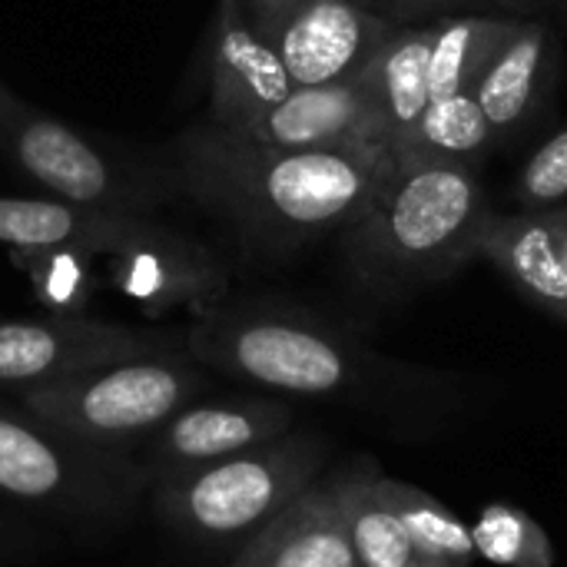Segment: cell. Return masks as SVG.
Wrapping results in <instances>:
<instances>
[{
    "mask_svg": "<svg viewBox=\"0 0 567 567\" xmlns=\"http://www.w3.org/2000/svg\"><path fill=\"white\" fill-rule=\"evenodd\" d=\"M545 216H548V223H551V229H555V239H558V246H561V252H565L567 259V206L545 209Z\"/></svg>",
    "mask_w": 567,
    "mask_h": 567,
    "instance_id": "obj_28",
    "label": "cell"
},
{
    "mask_svg": "<svg viewBox=\"0 0 567 567\" xmlns=\"http://www.w3.org/2000/svg\"><path fill=\"white\" fill-rule=\"evenodd\" d=\"M432 27H399L362 70L379 110L382 143L392 166L405 163L419 123L432 103L429 90V56H432Z\"/></svg>",
    "mask_w": 567,
    "mask_h": 567,
    "instance_id": "obj_15",
    "label": "cell"
},
{
    "mask_svg": "<svg viewBox=\"0 0 567 567\" xmlns=\"http://www.w3.org/2000/svg\"><path fill=\"white\" fill-rule=\"evenodd\" d=\"M492 7H502V10H528V7H538L545 0H488Z\"/></svg>",
    "mask_w": 567,
    "mask_h": 567,
    "instance_id": "obj_30",
    "label": "cell"
},
{
    "mask_svg": "<svg viewBox=\"0 0 567 567\" xmlns=\"http://www.w3.org/2000/svg\"><path fill=\"white\" fill-rule=\"evenodd\" d=\"M17 110H20V103H17V100L10 96V90L0 83V126H3V123H7V120L17 113Z\"/></svg>",
    "mask_w": 567,
    "mask_h": 567,
    "instance_id": "obj_29",
    "label": "cell"
},
{
    "mask_svg": "<svg viewBox=\"0 0 567 567\" xmlns=\"http://www.w3.org/2000/svg\"><path fill=\"white\" fill-rule=\"evenodd\" d=\"M10 256L27 272L37 302L50 316H83L96 286V272H93L96 252L76 243H53V246L10 249Z\"/></svg>",
    "mask_w": 567,
    "mask_h": 567,
    "instance_id": "obj_22",
    "label": "cell"
},
{
    "mask_svg": "<svg viewBox=\"0 0 567 567\" xmlns=\"http://www.w3.org/2000/svg\"><path fill=\"white\" fill-rule=\"evenodd\" d=\"M355 3H362V7H372V10H375V7H379L382 0H355Z\"/></svg>",
    "mask_w": 567,
    "mask_h": 567,
    "instance_id": "obj_31",
    "label": "cell"
},
{
    "mask_svg": "<svg viewBox=\"0 0 567 567\" xmlns=\"http://www.w3.org/2000/svg\"><path fill=\"white\" fill-rule=\"evenodd\" d=\"M0 143L50 199L103 213H146L153 199L150 186L130 179L83 133L23 103L0 126Z\"/></svg>",
    "mask_w": 567,
    "mask_h": 567,
    "instance_id": "obj_7",
    "label": "cell"
},
{
    "mask_svg": "<svg viewBox=\"0 0 567 567\" xmlns=\"http://www.w3.org/2000/svg\"><path fill=\"white\" fill-rule=\"evenodd\" d=\"M379 488L395 508L399 522L405 525L422 567H472V528H465V522L455 512H449L435 495L409 482L379 478Z\"/></svg>",
    "mask_w": 567,
    "mask_h": 567,
    "instance_id": "obj_21",
    "label": "cell"
},
{
    "mask_svg": "<svg viewBox=\"0 0 567 567\" xmlns=\"http://www.w3.org/2000/svg\"><path fill=\"white\" fill-rule=\"evenodd\" d=\"M518 20L512 17H439L432 23V56H429V90L432 100L455 93H472L475 80L495 56V50L512 37Z\"/></svg>",
    "mask_w": 567,
    "mask_h": 567,
    "instance_id": "obj_19",
    "label": "cell"
},
{
    "mask_svg": "<svg viewBox=\"0 0 567 567\" xmlns=\"http://www.w3.org/2000/svg\"><path fill=\"white\" fill-rule=\"evenodd\" d=\"M106 282L146 316L189 309L193 316L219 306L229 292L223 262L196 239L143 216L110 252Z\"/></svg>",
    "mask_w": 567,
    "mask_h": 567,
    "instance_id": "obj_8",
    "label": "cell"
},
{
    "mask_svg": "<svg viewBox=\"0 0 567 567\" xmlns=\"http://www.w3.org/2000/svg\"><path fill=\"white\" fill-rule=\"evenodd\" d=\"M292 93L276 47L252 27L243 0H219L209 53V123L246 133Z\"/></svg>",
    "mask_w": 567,
    "mask_h": 567,
    "instance_id": "obj_12",
    "label": "cell"
},
{
    "mask_svg": "<svg viewBox=\"0 0 567 567\" xmlns=\"http://www.w3.org/2000/svg\"><path fill=\"white\" fill-rule=\"evenodd\" d=\"M319 439L279 435L259 449L156 482V508L173 528L223 542L276 518L319 478Z\"/></svg>",
    "mask_w": 567,
    "mask_h": 567,
    "instance_id": "obj_5",
    "label": "cell"
},
{
    "mask_svg": "<svg viewBox=\"0 0 567 567\" xmlns=\"http://www.w3.org/2000/svg\"><path fill=\"white\" fill-rule=\"evenodd\" d=\"M143 216L150 213L80 209L50 196L47 199L0 196V246L27 249V246L76 243L96 256H106Z\"/></svg>",
    "mask_w": 567,
    "mask_h": 567,
    "instance_id": "obj_18",
    "label": "cell"
},
{
    "mask_svg": "<svg viewBox=\"0 0 567 567\" xmlns=\"http://www.w3.org/2000/svg\"><path fill=\"white\" fill-rule=\"evenodd\" d=\"M236 136H249L256 143H269L279 150H385L379 110L365 73L346 83L292 86V93L282 103H276L246 133Z\"/></svg>",
    "mask_w": 567,
    "mask_h": 567,
    "instance_id": "obj_13",
    "label": "cell"
},
{
    "mask_svg": "<svg viewBox=\"0 0 567 567\" xmlns=\"http://www.w3.org/2000/svg\"><path fill=\"white\" fill-rule=\"evenodd\" d=\"M352 465L316 478L239 551L233 567H359L346 532Z\"/></svg>",
    "mask_w": 567,
    "mask_h": 567,
    "instance_id": "obj_14",
    "label": "cell"
},
{
    "mask_svg": "<svg viewBox=\"0 0 567 567\" xmlns=\"http://www.w3.org/2000/svg\"><path fill=\"white\" fill-rule=\"evenodd\" d=\"M186 193L262 249H296L355 223L392 173L379 146L279 150L219 126L179 136Z\"/></svg>",
    "mask_w": 567,
    "mask_h": 567,
    "instance_id": "obj_1",
    "label": "cell"
},
{
    "mask_svg": "<svg viewBox=\"0 0 567 567\" xmlns=\"http://www.w3.org/2000/svg\"><path fill=\"white\" fill-rule=\"evenodd\" d=\"M143 485L146 468H133L116 452L80 445L30 415L0 409V492L113 518L136 502Z\"/></svg>",
    "mask_w": 567,
    "mask_h": 567,
    "instance_id": "obj_6",
    "label": "cell"
},
{
    "mask_svg": "<svg viewBox=\"0 0 567 567\" xmlns=\"http://www.w3.org/2000/svg\"><path fill=\"white\" fill-rule=\"evenodd\" d=\"M518 203L525 213L555 209L567 196V126L558 130L522 169L518 176Z\"/></svg>",
    "mask_w": 567,
    "mask_h": 567,
    "instance_id": "obj_25",
    "label": "cell"
},
{
    "mask_svg": "<svg viewBox=\"0 0 567 567\" xmlns=\"http://www.w3.org/2000/svg\"><path fill=\"white\" fill-rule=\"evenodd\" d=\"M551 33L545 23L518 20L512 37L495 50L472 93L492 126L495 136H512L535 110L545 63H548Z\"/></svg>",
    "mask_w": 567,
    "mask_h": 567,
    "instance_id": "obj_17",
    "label": "cell"
},
{
    "mask_svg": "<svg viewBox=\"0 0 567 567\" xmlns=\"http://www.w3.org/2000/svg\"><path fill=\"white\" fill-rule=\"evenodd\" d=\"M292 3H296V0H243V10H246V17L252 20V27H256L259 33H266Z\"/></svg>",
    "mask_w": 567,
    "mask_h": 567,
    "instance_id": "obj_27",
    "label": "cell"
},
{
    "mask_svg": "<svg viewBox=\"0 0 567 567\" xmlns=\"http://www.w3.org/2000/svg\"><path fill=\"white\" fill-rule=\"evenodd\" d=\"M186 355L196 365L292 395H336L359 379V359L336 332L296 312L226 306V299L193 319Z\"/></svg>",
    "mask_w": 567,
    "mask_h": 567,
    "instance_id": "obj_4",
    "label": "cell"
},
{
    "mask_svg": "<svg viewBox=\"0 0 567 567\" xmlns=\"http://www.w3.org/2000/svg\"><path fill=\"white\" fill-rule=\"evenodd\" d=\"M399 30L355 0H296L262 37L276 47L292 86L355 80Z\"/></svg>",
    "mask_w": 567,
    "mask_h": 567,
    "instance_id": "obj_10",
    "label": "cell"
},
{
    "mask_svg": "<svg viewBox=\"0 0 567 567\" xmlns=\"http://www.w3.org/2000/svg\"><path fill=\"white\" fill-rule=\"evenodd\" d=\"M206 379L186 355L159 352L86 369L56 382L23 385L20 402L43 429L80 445L116 452L163 429Z\"/></svg>",
    "mask_w": 567,
    "mask_h": 567,
    "instance_id": "obj_3",
    "label": "cell"
},
{
    "mask_svg": "<svg viewBox=\"0 0 567 567\" xmlns=\"http://www.w3.org/2000/svg\"><path fill=\"white\" fill-rule=\"evenodd\" d=\"M475 555L502 567H555L545 528L522 508L488 505L472 528Z\"/></svg>",
    "mask_w": 567,
    "mask_h": 567,
    "instance_id": "obj_24",
    "label": "cell"
},
{
    "mask_svg": "<svg viewBox=\"0 0 567 567\" xmlns=\"http://www.w3.org/2000/svg\"><path fill=\"white\" fill-rule=\"evenodd\" d=\"M465 3L475 0H382L385 17L399 27H412L415 20H429V17H449V10Z\"/></svg>",
    "mask_w": 567,
    "mask_h": 567,
    "instance_id": "obj_26",
    "label": "cell"
},
{
    "mask_svg": "<svg viewBox=\"0 0 567 567\" xmlns=\"http://www.w3.org/2000/svg\"><path fill=\"white\" fill-rule=\"evenodd\" d=\"M492 219L475 163L412 159L392 166L365 213L346 226V259L375 292H405L455 276L482 256Z\"/></svg>",
    "mask_w": 567,
    "mask_h": 567,
    "instance_id": "obj_2",
    "label": "cell"
},
{
    "mask_svg": "<svg viewBox=\"0 0 567 567\" xmlns=\"http://www.w3.org/2000/svg\"><path fill=\"white\" fill-rule=\"evenodd\" d=\"M379 468L372 462L352 465L346 495V532L359 567H422L405 525L379 488Z\"/></svg>",
    "mask_w": 567,
    "mask_h": 567,
    "instance_id": "obj_20",
    "label": "cell"
},
{
    "mask_svg": "<svg viewBox=\"0 0 567 567\" xmlns=\"http://www.w3.org/2000/svg\"><path fill=\"white\" fill-rule=\"evenodd\" d=\"M495 133L475 100V93H455L432 100L405 163L412 159H442V163H475L488 153Z\"/></svg>",
    "mask_w": 567,
    "mask_h": 567,
    "instance_id": "obj_23",
    "label": "cell"
},
{
    "mask_svg": "<svg viewBox=\"0 0 567 567\" xmlns=\"http://www.w3.org/2000/svg\"><path fill=\"white\" fill-rule=\"evenodd\" d=\"M482 256H488L528 299L567 322V259L545 213H492L482 233Z\"/></svg>",
    "mask_w": 567,
    "mask_h": 567,
    "instance_id": "obj_16",
    "label": "cell"
},
{
    "mask_svg": "<svg viewBox=\"0 0 567 567\" xmlns=\"http://www.w3.org/2000/svg\"><path fill=\"white\" fill-rule=\"evenodd\" d=\"M169 352V339L86 316L0 319V382L40 385L86 369Z\"/></svg>",
    "mask_w": 567,
    "mask_h": 567,
    "instance_id": "obj_9",
    "label": "cell"
},
{
    "mask_svg": "<svg viewBox=\"0 0 567 567\" xmlns=\"http://www.w3.org/2000/svg\"><path fill=\"white\" fill-rule=\"evenodd\" d=\"M292 425V412L269 399H233L179 409L163 429L150 435L146 482H166L199 465L233 458L259 449Z\"/></svg>",
    "mask_w": 567,
    "mask_h": 567,
    "instance_id": "obj_11",
    "label": "cell"
}]
</instances>
